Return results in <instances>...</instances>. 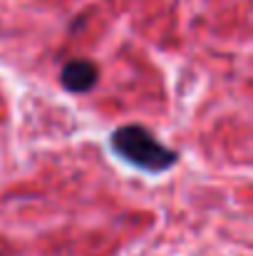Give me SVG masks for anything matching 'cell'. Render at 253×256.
<instances>
[{"mask_svg": "<svg viewBox=\"0 0 253 256\" xmlns=\"http://www.w3.org/2000/svg\"><path fill=\"white\" fill-rule=\"evenodd\" d=\"M112 147L127 162L149 172H164L176 162V154L171 150H167L144 127H137V124L119 127L112 134Z\"/></svg>", "mask_w": 253, "mask_h": 256, "instance_id": "1", "label": "cell"}, {"mask_svg": "<svg viewBox=\"0 0 253 256\" xmlns=\"http://www.w3.org/2000/svg\"><path fill=\"white\" fill-rule=\"evenodd\" d=\"M99 70L89 60H70L62 70V85L70 92H87L97 85Z\"/></svg>", "mask_w": 253, "mask_h": 256, "instance_id": "2", "label": "cell"}]
</instances>
